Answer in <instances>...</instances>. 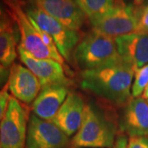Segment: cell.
I'll return each instance as SVG.
<instances>
[{
    "label": "cell",
    "mask_w": 148,
    "mask_h": 148,
    "mask_svg": "<svg viewBox=\"0 0 148 148\" xmlns=\"http://www.w3.org/2000/svg\"><path fill=\"white\" fill-rule=\"evenodd\" d=\"M135 71L121 64L86 70L82 74V87L114 104H123L130 98Z\"/></svg>",
    "instance_id": "cell-1"
},
{
    "label": "cell",
    "mask_w": 148,
    "mask_h": 148,
    "mask_svg": "<svg viewBox=\"0 0 148 148\" xmlns=\"http://www.w3.org/2000/svg\"><path fill=\"white\" fill-rule=\"evenodd\" d=\"M74 59L83 71L121 64L115 38L92 31L74 50Z\"/></svg>",
    "instance_id": "cell-2"
},
{
    "label": "cell",
    "mask_w": 148,
    "mask_h": 148,
    "mask_svg": "<svg viewBox=\"0 0 148 148\" xmlns=\"http://www.w3.org/2000/svg\"><path fill=\"white\" fill-rule=\"evenodd\" d=\"M116 129L93 106H85L81 127L72 139L74 148H113Z\"/></svg>",
    "instance_id": "cell-3"
},
{
    "label": "cell",
    "mask_w": 148,
    "mask_h": 148,
    "mask_svg": "<svg viewBox=\"0 0 148 148\" xmlns=\"http://www.w3.org/2000/svg\"><path fill=\"white\" fill-rule=\"evenodd\" d=\"M8 7L11 16L21 36V45L34 57L41 59H53L64 64V59L58 51L49 48L43 41L40 34L30 21L20 0H3Z\"/></svg>",
    "instance_id": "cell-4"
},
{
    "label": "cell",
    "mask_w": 148,
    "mask_h": 148,
    "mask_svg": "<svg viewBox=\"0 0 148 148\" xmlns=\"http://www.w3.org/2000/svg\"><path fill=\"white\" fill-rule=\"evenodd\" d=\"M23 8L34 27L50 36L62 57L69 60L79 41L78 32L65 27L39 8L33 2L31 5H23Z\"/></svg>",
    "instance_id": "cell-5"
},
{
    "label": "cell",
    "mask_w": 148,
    "mask_h": 148,
    "mask_svg": "<svg viewBox=\"0 0 148 148\" xmlns=\"http://www.w3.org/2000/svg\"><path fill=\"white\" fill-rule=\"evenodd\" d=\"M90 22L94 31L114 38L137 33L138 8L119 3L104 14L90 19Z\"/></svg>",
    "instance_id": "cell-6"
},
{
    "label": "cell",
    "mask_w": 148,
    "mask_h": 148,
    "mask_svg": "<svg viewBox=\"0 0 148 148\" xmlns=\"http://www.w3.org/2000/svg\"><path fill=\"white\" fill-rule=\"evenodd\" d=\"M28 110L10 96L0 123V148H26Z\"/></svg>",
    "instance_id": "cell-7"
},
{
    "label": "cell",
    "mask_w": 148,
    "mask_h": 148,
    "mask_svg": "<svg viewBox=\"0 0 148 148\" xmlns=\"http://www.w3.org/2000/svg\"><path fill=\"white\" fill-rule=\"evenodd\" d=\"M67 136L52 121H46L31 114L28 121L26 148H66Z\"/></svg>",
    "instance_id": "cell-8"
},
{
    "label": "cell",
    "mask_w": 148,
    "mask_h": 148,
    "mask_svg": "<svg viewBox=\"0 0 148 148\" xmlns=\"http://www.w3.org/2000/svg\"><path fill=\"white\" fill-rule=\"evenodd\" d=\"M17 53L21 62L36 76L42 87L53 85L67 86L69 84V80L60 63L53 59L36 58L20 45L17 46Z\"/></svg>",
    "instance_id": "cell-9"
},
{
    "label": "cell",
    "mask_w": 148,
    "mask_h": 148,
    "mask_svg": "<svg viewBox=\"0 0 148 148\" xmlns=\"http://www.w3.org/2000/svg\"><path fill=\"white\" fill-rule=\"evenodd\" d=\"M8 86L12 96L25 104L35 101L42 88L36 76L18 64L11 66Z\"/></svg>",
    "instance_id": "cell-10"
},
{
    "label": "cell",
    "mask_w": 148,
    "mask_h": 148,
    "mask_svg": "<svg viewBox=\"0 0 148 148\" xmlns=\"http://www.w3.org/2000/svg\"><path fill=\"white\" fill-rule=\"evenodd\" d=\"M115 42L122 61L135 73L148 64V32L116 37Z\"/></svg>",
    "instance_id": "cell-11"
},
{
    "label": "cell",
    "mask_w": 148,
    "mask_h": 148,
    "mask_svg": "<svg viewBox=\"0 0 148 148\" xmlns=\"http://www.w3.org/2000/svg\"><path fill=\"white\" fill-rule=\"evenodd\" d=\"M33 3L65 27L78 32L86 15L74 0H34Z\"/></svg>",
    "instance_id": "cell-12"
},
{
    "label": "cell",
    "mask_w": 148,
    "mask_h": 148,
    "mask_svg": "<svg viewBox=\"0 0 148 148\" xmlns=\"http://www.w3.org/2000/svg\"><path fill=\"white\" fill-rule=\"evenodd\" d=\"M69 95L66 86L53 85L42 87L32 105V110L38 118L52 121Z\"/></svg>",
    "instance_id": "cell-13"
},
{
    "label": "cell",
    "mask_w": 148,
    "mask_h": 148,
    "mask_svg": "<svg viewBox=\"0 0 148 148\" xmlns=\"http://www.w3.org/2000/svg\"><path fill=\"white\" fill-rule=\"evenodd\" d=\"M84 107V101L80 95L70 93L52 122L67 136L70 137L74 133H77L81 127Z\"/></svg>",
    "instance_id": "cell-14"
},
{
    "label": "cell",
    "mask_w": 148,
    "mask_h": 148,
    "mask_svg": "<svg viewBox=\"0 0 148 148\" xmlns=\"http://www.w3.org/2000/svg\"><path fill=\"white\" fill-rule=\"evenodd\" d=\"M121 129L130 137L148 136V101L143 97L127 103L120 123Z\"/></svg>",
    "instance_id": "cell-15"
},
{
    "label": "cell",
    "mask_w": 148,
    "mask_h": 148,
    "mask_svg": "<svg viewBox=\"0 0 148 148\" xmlns=\"http://www.w3.org/2000/svg\"><path fill=\"white\" fill-rule=\"evenodd\" d=\"M17 54L16 40L14 29L0 35V64L5 68L11 67Z\"/></svg>",
    "instance_id": "cell-16"
},
{
    "label": "cell",
    "mask_w": 148,
    "mask_h": 148,
    "mask_svg": "<svg viewBox=\"0 0 148 148\" xmlns=\"http://www.w3.org/2000/svg\"><path fill=\"white\" fill-rule=\"evenodd\" d=\"M86 16L94 18L104 14L114 6V0H74Z\"/></svg>",
    "instance_id": "cell-17"
},
{
    "label": "cell",
    "mask_w": 148,
    "mask_h": 148,
    "mask_svg": "<svg viewBox=\"0 0 148 148\" xmlns=\"http://www.w3.org/2000/svg\"><path fill=\"white\" fill-rule=\"evenodd\" d=\"M148 85V64L135 73V80L132 87V95L134 98L139 97Z\"/></svg>",
    "instance_id": "cell-18"
},
{
    "label": "cell",
    "mask_w": 148,
    "mask_h": 148,
    "mask_svg": "<svg viewBox=\"0 0 148 148\" xmlns=\"http://www.w3.org/2000/svg\"><path fill=\"white\" fill-rule=\"evenodd\" d=\"M8 83L3 86V88L0 90V123L3 118L4 113H5L8 103L9 101L10 95L8 93Z\"/></svg>",
    "instance_id": "cell-19"
},
{
    "label": "cell",
    "mask_w": 148,
    "mask_h": 148,
    "mask_svg": "<svg viewBox=\"0 0 148 148\" xmlns=\"http://www.w3.org/2000/svg\"><path fill=\"white\" fill-rule=\"evenodd\" d=\"M127 148H148V136L130 137Z\"/></svg>",
    "instance_id": "cell-20"
},
{
    "label": "cell",
    "mask_w": 148,
    "mask_h": 148,
    "mask_svg": "<svg viewBox=\"0 0 148 148\" xmlns=\"http://www.w3.org/2000/svg\"><path fill=\"white\" fill-rule=\"evenodd\" d=\"M13 29V21L11 18V16L8 15H4V16L0 17V35L6 31H9Z\"/></svg>",
    "instance_id": "cell-21"
},
{
    "label": "cell",
    "mask_w": 148,
    "mask_h": 148,
    "mask_svg": "<svg viewBox=\"0 0 148 148\" xmlns=\"http://www.w3.org/2000/svg\"><path fill=\"white\" fill-rule=\"evenodd\" d=\"M8 77L9 71L7 68L0 64V86L6 85L5 83L7 82V80H8Z\"/></svg>",
    "instance_id": "cell-22"
},
{
    "label": "cell",
    "mask_w": 148,
    "mask_h": 148,
    "mask_svg": "<svg viewBox=\"0 0 148 148\" xmlns=\"http://www.w3.org/2000/svg\"><path fill=\"white\" fill-rule=\"evenodd\" d=\"M142 97H143V98H144V99H147L148 100V85L147 86V87L145 88L144 91H143V96H142Z\"/></svg>",
    "instance_id": "cell-23"
},
{
    "label": "cell",
    "mask_w": 148,
    "mask_h": 148,
    "mask_svg": "<svg viewBox=\"0 0 148 148\" xmlns=\"http://www.w3.org/2000/svg\"><path fill=\"white\" fill-rule=\"evenodd\" d=\"M140 9H141V12H143V14H145V15H147L148 16V5L144 7V8H140Z\"/></svg>",
    "instance_id": "cell-24"
},
{
    "label": "cell",
    "mask_w": 148,
    "mask_h": 148,
    "mask_svg": "<svg viewBox=\"0 0 148 148\" xmlns=\"http://www.w3.org/2000/svg\"><path fill=\"white\" fill-rule=\"evenodd\" d=\"M144 1H145V0H133V2H134V4L137 6L141 5V4L143 3Z\"/></svg>",
    "instance_id": "cell-25"
},
{
    "label": "cell",
    "mask_w": 148,
    "mask_h": 148,
    "mask_svg": "<svg viewBox=\"0 0 148 148\" xmlns=\"http://www.w3.org/2000/svg\"><path fill=\"white\" fill-rule=\"evenodd\" d=\"M4 15H5V13H4V9H3V6L0 4V17L4 16Z\"/></svg>",
    "instance_id": "cell-26"
}]
</instances>
